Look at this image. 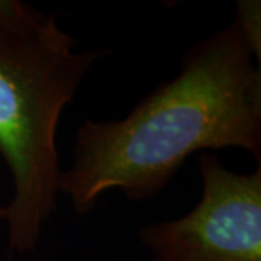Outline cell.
<instances>
[{
	"label": "cell",
	"instance_id": "6da1fadb",
	"mask_svg": "<svg viewBox=\"0 0 261 261\" xmlns=\"http://www.w3.org/2000/svg\"><path fill=\"white\" fill-rule=\"evenodd\" d=\"M224 148L247 151L261 166V67L235 19L196 41L180 73L125 118L79 126L60 195L79 215L113 189L134 202L148 200L190 155Z\"/></svg>",
	"mask_w": 261,
	"mask_h": 261
},
{
	"label": "cell",
	"instance_id": "7a4b0ae2",
	"mask_svg": "<svg viewBox=\"0 0 261 261\" xmlns=\"http://www.w3.org/2000/svg\"><path fill=\"white\" fill-rule=\"evenodd\" d=\"M77 48L54 13L0 0V154L13 183L5 216L13 255L35 251L56 214L61 115L89 71L111 53Z\"/></svg>",
	"mask_w": 261,
	"mask_h": 261
},
{
	"label": "cell",
	"instance_id": "3957f363",
	"mask_svg": "<svg viewBox=\"0 0 261 261\" xmlns=\"http://www.w3.org/2000/svg\"><path fill=\"white\" fill-rule=\"evenodd\" d=\"M202 196L173 221L138 229L152 261H261V166L235 173L215 154L199 155Z\"/></svg>",
	"mask_w": 261,
	"mask_h": 261
},
{
	"label": "cell",
	"instance_id": "277c9868",
	"mask_svg": "<svg viewBox=\"0 0 261 261\" xmlns=\"http://www.w3.org/2000/svg\"><path fill=\"white\" fill-rule=\"evenodd\" d=\"M235 20L251 49L252 56L261 64V3L260 0H240L237 3Z\"/></svg>",
	"mask_w": 261,
	"mask_h": 261
},
{
	"label": "cell",
	"instance_id": "5b68a950",
	"mask_svg": "<svg viewBox=\"0 0 261 261\" xmlns=\"http://www.w3.org/2000/svg\"><path fill=\"white\" fill-rule=\"evenodd\" d=\"M6 216V206L0 205V219H5Z\"/></svg>",
	"mask_w": 261,
	"mask_h": 261
}]
</instances>
